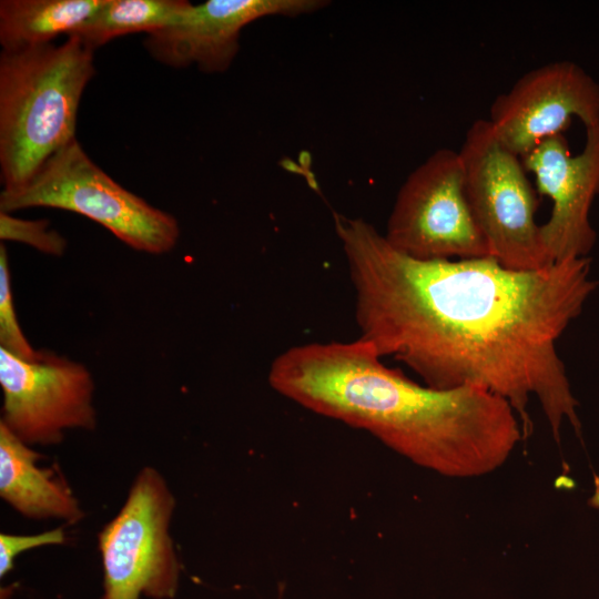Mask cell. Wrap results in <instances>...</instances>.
I'll return each instance as SVG.
<instances>
[{
	"label": "cell",
	"instance_id": "15",
	"mask_svg": "<svg viewBox=\"0 0 599 599\" xmlns=\"http://www.w3.org/2000/svg\"><path fill=\"white\" fill-rule=\"evenodd\" d=\"M0 347L23 359H35L40 353L31 346L18 322L3 244L0 245Z\"/></svg>",
	"mask_w": 599,
	"mask_h": 599
},
{
	"label": "cell",
	"instance_id": "7",
	"mask_svg": "<svg viewBox=\"0 0 599 599\" xmlns=\"http://www.w3.org/2000/svg\"><path fill=\"white\" fill-rule=\"evenodd\" d=\"M383 234L418 260L490 256L467 201L459 152L438 149L407 175Z\"/></svg>",
	"mask_w": 599,
	"mask_h": 599
},
{
	"label": "cell",
	"instance_id": "5",
	"mask_svg": "<svg viewBox=\"0 0 599 599\" xmlns=\"http://www.w3.org/2000/svg\"><path fill=\"white\" fill-rule=\"evenodd\" d=\"M458 152L467 201L489 255L516 271L552 265L536 222V192L521 158L500 143L488 119L471 123Z\"/></svg>",
	"mask_w": 599,
	"mask_h": 599
},
{
	"label": "cell",
	"instance_id": "16",
	"mask_svg": "<svg viewBox=\"0 0 599 599\" xmlns=\"http://www.w3.org/2000/svg\"><path fill=\"white\" fill-rule=\"evenodd\" d=\"M0 238L21 242L53 256H61L67 250V240L49 227L48 220H23L6 212H0Z\"/></svg>",
	"mask_w": 599,
	"mask_h": 599
},
{
	"label": "cell",
	"instance_id": "3",
	"mask_svg": "<svg viewBox=\"0 0 599 599\" xmlns=\"http://www.w3.org/2000/svg\"><path fill=\"white\" fill-rule=\"evenodd\" d=\"M94 51L79 38L0 54V171L3 191L26 185L75 139Z\"/></svg>",
	"mask_w": 599,
	"mask_h": 599
},
{
	"label": "cell",
	"instance_id": "10",
	"mask_svg": "<svg viewBox=\"0 0 599 599\" xmlns=\"http://www.w3.org/2000/svg\"><path fill=\"white\" fill-rule=\"evenodd\" d=\"M537 186L552 201L550 216L540 225L552 263L587 257L597 234L589 212L599 195V122L586 128L582 151L572 155L564 134L546 139L521 158Z\"/></svg>",
	"mask_w": 599,
	"mask_h": 599
},
{
	"label": "cell",
	"instance_id": "14",
	"mask_svg": "<svg viewBox=\"0 0 599 599\" xmlns=\"http://www.w3.org/2000/svg\"><path fill=\"white\" fill-rule=\"evenodd\" d=\"M187 3L185 0H104L71 37L79 38L94 51L118 37L138 32L148 34L167 26Z\"/></svg>",
	"mask_w": 599,
	"mask_h": 599
},
{
	"label": "cell",
	"instance_id": "4",
	"mask_svg": "<svg viewBox=\"0 0 599 599\" xmlns=\"http://www.w3.org/2000/svg\"><path fill=\"white\" fill-rule=\"evenodd\" d=\"M50 207L81 214L135 251L164 254L180 237L176 219L109 176L72 140L22 187L0 194V212Z\"/></svg>",
	"mask_w": 599,
	"mask_h": 599
},
{
	"label": "cell",
	"instance_id": "2",
	"mask_svg": "<svg viewBox=\"0 0 599 599\" xmlns=\"http://www.w3.org/2000/svg\"><path fill=\"white\" fill-rule=\"evenodd\" d=\"M268 383L297 405L363 429L448 478L494 473L525 438L502 397L478 386L419 385L387 367L361 338L292 346L272 362Z\"/></svg>",
	"mask_w": 599,
	"mask_h": 599
},
{
	"label": "cell",
	"instance_id": "8",
	"mask_svg": "<svg viewBox=\"0 0 599 599\" xmlns=\"http://www.w3.org/2000/svg\"><path fill=\"white\" fill-rule=\"evenodd\" d=\"M0 423L29 446L61 444L67 430H94V379L82 363L50 351L23 359L0 347Z\"/></svg>",
	"mask_w": 599,
	"mask_h": 599
},
{
	"label": "cell",
	"instance_id": "12",
	"mask_svg": "<svg viewBox=\"0 0 599 599\" xmlns=\"http://www.w3.org/2000/svg\"><path fill=\"white\" fill-rule=\"evenodd\" d=\"M43 457L0 423V497L26 518L75 525L84 511L58 465H39Z\"/></svg>",
	"mask_w": 599,
	"mask_h": 599
},
{
	"label": "cell",
	"instance_id": "17",
	"mask_svg": "<svg viewBox=\"0 0 599 599\" xmlns=\"http://www.w3.org/2000/svg\"><path fill=\"white\" fill-rule=\"evenodd\" d=\"M67 535L62 527H57L34 535L0 534V577L7 576L14 567L19 555L30 549L64 545Z\"/></svg>",
	"mask_w": 599,
	"mask_h": 599
},
{
	"label": "cell",
	"instance_id": "9",
	"mask_svg": "<svg viewBox=\"0 0 599 599\" xmlns=\"http://www.w3.org/2000/svg\"><path fill=\"white\" fill-rule=\"evenodd\" d=\"M573 116L585 128L599 122V83L579 64L559 60L524 73L491 103L488 121L509 151L524 158L562 134Z\"/></svg>",
	"mask_w": 599,
	"mask_h": 599
},
{
	"label": "cell",
	"instance_id": "11",
	"mask_svg": "<svg viewBox=\"0 0 599 599\" xmlns=\"http://www.w3.org/2000/svg\"><path fill=\"white\" fill-rule=\"evenodd\" d=\"M323 0H207L189 2L165 27L146 34L144 48L171 68L195 65L205 73L226 71L240 49L243 28L271 16H301L326 6Z\"/></svg>",
	"mask_w": 599,
	"mask_h": 599
},
{
	"label": "cell",
	"instance_id": "13",
	"mask_svg": "<svg viewBox=\"0 0 599 599\" xmlns=\"http://www.w3.org/2000/svg\"><path fill=\"white\" fill-rule=\"evenodd\" d=\"M104 0H1L2 51H19L73 35Z\"/></svg>",
	"mask_w": 599,
	"mask_h": 599
},
{
	"label": "cell",
	"instance_id": "1",
	"mask_svg": "<svg viewBox=\"0 0 599 599\" xmlns=\"http://www.w3.org/2000/svg\"><path fill=\"white\" fill-rule=\"evenodd\" d=\"M355 292L362 341L435 389L478 386L506 399L524 437L536 398L560 445L568 422L581 437L578 400L556 344L599 282L590 258L516 271L491 256L418 260L393 247L362 217L335 212Z\"/></svg>",
	"mask_w": 599,
	"mask_h": 599
},
{
	"label": "cell",
	"instance_id": "6",
	"mask_svg": "<svg viewBox=\"0 0 599 599\" xmlns=\"http://www.w3.org/2000/svg\"><path fill=\"white\" fill-rule=\"evenodd\" d=\"M175 497L162 474L145 466L118 514L98 534L101 599H173L181 566L170 534Z\"/></svg>",
	"mask_w": 599,
	"mask_h": 599
}]
</instances>
